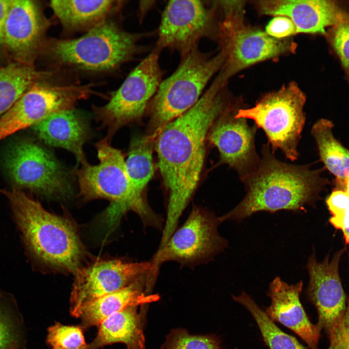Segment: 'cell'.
Masks as SVG:
<instances>
[{"instance_id": "4dcf8cb0", "label": "cell", "mask_w": 349, "mask_h": 349, "mask_svg": "<svg viewBox=\"0 0 349 349\" xmlns=\"http://www.w3.org/2000/svg\"><path fill=\"white\" fill-rule=\"evenodd\" d=\"M6 301L0 295V349L19 343L20 320L12 304Z\"/></svg>"}, {"instance_id": "8992f818", "label": "cell", "mask_w": 349, "mask_h": 349, "mask_svg": "<svg viewBox=\"0 0 349 349\" xmlns=\"http://www.w3.org/2000/svg\"><path fill=\"white\" fill-rule=\"evenodd\" d=\"M144 35L104 21L79 38L52 41L48 54L54 63L62 66L90 72L109 71L140 51L138 42Z\"/></svg>"}, {"instance_id": "7a4b0ae2", "label": "cell", "mask_w": 349, "mask_h": 349, "mask_svg": "<svg viewBox=\"0 0 349 349\" xmlns=\"http://www.w3.org/2000/svg\"><path fill=\"white\" fill-rule=\"evenodd\" d=\"M242 182L245 196L233 209L219 217L221 223L241 222L260 211H302L306 206L314 204L325 184L320 170L278 159L268 143L262 146L256 170Z\"/></svg>"}, {"instance_id": "ab89813d", "label": "cell", "mask_w": 349, "mask_h": 349, "mask_svg": "<svg viewBox=\"0 0 349 349\" xmlns=\"http://www.w3.org/2000/svg\"><path fill=\"white\" fill-rule=\"evenodd\" d=\"M19 343H14L10 345L7 349H20Z\"/></svg>"}, {"instance_id": "7c38bea8", "label": "cell", "mask_w": 349, "mask_h": 349, "mask_svg": "<svg viewBox=\"0 0 349 349\" xmlns=\"http://www.w3.org/2000/svg\"><path fill=\"white\" fill-rule=\"evenodd\" d=\"M6 166L19 187L52 197L66 196L71 191L65 168L50 151L34 143L15 145L8 153Z\"/></svg>"}, {"instance_id": "9c48e42d", "label": "cell", "mask_w": 349, "mask_h": 349, "mask_svg": "<svg viewBox=\"0 0 349 349\" xmlns=\"http://www.w3.org/2000/svg\"><path fill=\"white\" fill-rule=\"evenodd\" d=\"M220 17L213 0H170L161 15L155 48L175 51L181 57L202 39L218 40Z\"/></svg>"}, {"instance_id": "5b68a950", "label": "cell", "mask_w": 349, "mask_h": 349, "mask_svg": "<svg viewBox=\"0 0 349 349\" xmlns=\"http://www.w3.org/2000/svg\"><path fill=\"white\" fill-rule=\"evenodd\" d=\"M225 60L221 49L213 55L198 47L181 56L177 68L162 80L149 104L150 119L147 134L158 135L167 124L192 108L209 81L221 71Z\"/></svg>"}, {"instance_id": "ba28073f", "label": "cell", "mask_w": 349, "mask_h": 349, "mask_svg": "<svg viewBox=\"0 0 349 349\" xmlns=\"http://www.w3.org/2000/svg\"><path fill=\"white\" fill-rule=\"evenodd\" d=\"M160 52L154 48L129 74L107 103L94 107L96 120L110 141L122 127L136 122L147 111L162 81Z\"/></svg>"}, {"instance_id": "e575fe53", "label": "cell", "mask_w": 349, "mask_h": 349, "mask_svg": "<svg viewBox=\"0 0 349 349\" xmlns=\"http://www.w3.org/2000/svg\"><path fill=\"white\" fill-rule=\"evenodd\" d=\"M220 17H244L245 0H214Z\"/></svg>"}, {"instance_id": "d4e9b609", "label": "cell", "mask_w": 349, "mask_h": 349, "mask_svg": "<svg viewBox=\"0 0 349 349\" xmlns=\"http://www.w3.org/2000/svg\"><path fill=\"white\" fill-rule=\"evenodd\" d=\"M157 136L145 135L131 141L126 160V165L132 184L140 195L154 174L153 152Z\"/></svg>"}, {"instance_id": "83f0119b", "label": "cell", "mask_w": 349, "mask_h": 349, "mask_svg": "<svg viewBox=\"0 0 349 349\" xmlns=\"http://www.w3.org/2000/svg\"><path fill=\"white\" fill-rule=\"evenodd\" d=\"M160 349H221V341L213 334L191 335L177 328L170 331Z\"/></svg>"}, {"instance_id": "d6986e66", "label": "cell", "mask_w": 349, "mask_h": 349, "mask_svg": "<svg viewBox=\"0 0 349 349\" xmlns=\"http://www.w3.org/2000/svg\"><path fill=\"white\" fill-rule=\"evenodd\" d=\"M303 281L289 285L280 277L270 283L268 296L270 305L265 311L273 322H278L300 337L311 349H318L321 330L313 324L300 301Z\"/></svg>"}, {"instance_id": "f546056e", "label": "cell", "mask_w": 349, "mask_h": 349, "mask_svg": "<svg viewBox=\"0 0 349 349\" xmlns=\"http://www.w3.org/2000/svg\"><path fill=\"white\" fill-rule=\"evenodd\" d=\"M324 35L339 59L349 83V21L341 22L328 28Z\"/></svg>"}, {"instance_id": "836d02e7", "label": "cell", "mask_w": 349, "mask_h": 349, "mask_svg": "<svg viewBox=\"0 0 349 349\" xmlns=\"http://www.w3.org/2000/svg\"><path fill=\"white\" fill-rule=\"evenodd\" d=\"M265 32L270 36L279 39L290 38L297 34L296 27L288 17L275 16L268 24Z\"/></svg>"}, {"instance_id": "6da1fadb", "label": "cell", "mask_w": 349, "mask_h": 349, "mask_svg": "<svg viewBox=\"0 0 349 349\" xmlns=\"http://www.w3.org/2000/svg\"><path fill=\"white\" fill-rule=\"evenodd\" d=\"M226 85L216 76L198 102L164 126L156 138L159 167L168 193L163 242L176 229L197 188L211 127L233 100L226 92Z\"/></svg>"}, {"instance_id": "f35d334b", "label": "cell", "mask_w": 349, "mask_h": 349, "mask_svg": "<svg viewBox=\"0 0 349 349\" xmlns=\"http://www.w3.org/2000/svg\"><path fill=\"white\" fill-rule=\"evenodd\" d=\"M342 190H344L349 195V175L345 180Z\"/></svg>"}, {"instance_id": "277c9868", "label": "cell", "mask_w": 349, "mask_h": 349, "mask_svg": "<svg viewBox=\"0 0 349 349\" xmlns=\"http://www.w3.org/2000/svg\"><path fill=\"white\" fill-rule=\"evenodd\" d=\"M109 142L106 137L95 144L98 164L92 165L86 161L76 171L80 195L85 200L104 198L111 202L107 213L109 226H113L122 214L131 210L140 217L144 225L159 226V218L150 208L144 197L135 190L123 154Z\"/></svg>"}, {"instance_id": "f1b7e54d", "label": "cell", "mask_w": 349, "mask_h": 349, "mask_svg": "<svg viewBox=\"0 0 349 349\" xmlns=\"http://www.w3.org/2000/svg\"><path fill=\"white\" fill-rule=\"evenodd\" d=\"M83 329L56 322L48 329L47 342L52 349H86Z\"/></svg>"}, {"instance_id": "30bf717a", "label": "cell", "mask_w": 349, "mask_h": 349, "mask_svg": "<svg viewBox=\"0 0 349 349\" xmlns=\"http://www.w3.org/2000/svg\"><path fill=\"white\" fill-rule=\"evenodd\" d=\"M218 40L225 56L218 74L227 82L232 76L251 65L293 53L296 48L290 38H273L265 32L246 25L243 17L222 18Z\"/></svg>"}, {"instance_id": "8fae6325", "label": "cell", "mask_w": 349, "mask_h": 349, "mask_svg": "<svg viewBox=\"0 0 349 349\" xmlns=\"http://www.w3.org/2000/svg\"><path fill=\"white\" fill-rule=\"evenodd\" d=\"M219 217L208 210L194 207L188 218L176 229L166 244L158 249L150 261L151 281L155 282L160 265L175 261L190 265L210 260L222 251L227 241L219 234Z\"/></svg>"}, {"instance_id": "9a60e30c", "label": "cell", "mask_w": 349, "mask_h": 349, "mask_svg": "<svg viewBox=\"0 0 349 349\" xmlns=\"http://www.w3.org/2000/svg\"><path fill=\"white\" fill-rule=\"evenodd\" d=\"M151 270L150 262L118 259L100 260L79 269L75 273L70 298V315L78 318L80 309L86 304L148 276Z\"/></svg>"}, {"instance_id": "8d00e7d4", "label": "cell", "mask_w": 349, "mask_h": 349, "mask_svg": "<svg viewBox=\"0 0 349 349\" xmlns=\"http://www.w3.org/2000/svg\"><path fill=\"white\" fill-rule=\"evenodd\" d=\"M336 228L342 230L345 241L349 245V207L344 212Z\"/></svg>"}, {"instance_id": "5bb4252c", "label": "cell", "mask_w": 349, "mask_h": 349, "mask_svg": "<svg viewBox=\"0 0 349 349\" xmlns=\"http://www.w3.org/2000/svg\"><path fill=\"white\" fill-rule=\"evenodd\" d=\"M242 105L232 100L215 120L207 137L219 151L220 163L236 171L241 182L256 170L260 159L255 145L258 128L236 116Z\"/></svg>"}, {"instance_id": "2e32d148", "label": "cell", "mask_w": 349, "mask_h": 349, "mask_svg": "<svg viewBox=\"0 0 349 349\" xmlns=\"http://www.w3.org/2000/svg\"><path fill=\"white\" fill-rule=\"evenodd\" d=\"M344 251L337 252L330 261L327 255L321 262L317 261L314 252L306 265L309 276L306 296L317 310V325L328 336L342 319L347 309L346 296L338 270Z\"/></svg>"}, {"instance_id": "ffe728a7", "label": "cell", "mask_w": 349, "mask_h": 349, "mask_svg": "<svg viewBox=\"0 0 349 349\" xmlns=\"http://www.w3.org/2000/svg\"><path fill=\"white\" fill-rule=\"evenodd\" d=\"M34 127L38 136L48 144L71 152L80 164L87 161L83 150L88 136L87 127L73 109L55 113Z\"/></svg>"}, {"instance_id": "74e56055", "label": "cell", "mask_w": 349, "mask_h": 349, "mask_svg": "<svg viewBox=\"0 0 349 349\" xmlns=\"http://www.w3.org/2000/svg\"><path fill=\"white\" fill-rule=\"evenodd\" d=\"M143 1L139 4L140 16L141 18L146 15L147 12L155 5V1Z\"/></svg>"}, {"instance_id": "603a6c76", "label": "cell", "mask_w": 349, "mask_h": 349, "mask_svg": "<svg viewBox=\"0 0 349 349\" xmlns=\"http://www.w3.org/2000/svg\"><path fill=\"white\" fill-rule=\"evenodd\" d=\"M114 0H54L50 6L62 25L69 30L91 28L105 21V18L121 4Z\"/></svg>"}, {"instance_id": "d590c367", "label": "cell", "mask_w": 349, "mask_h": 349, "mask_svg": "<svg viewBox=\"0 0 349 349\" xmlns=\"http://www.w3.org/2000/svg\"><path fill=\"white\" fill-rule=\"evenodd\" d=\"M12 0H0V46L4 44L5 21Z\"/></svg>"}, {"instance_id": "ac0fdd59", "label": "cell", "mask_w": 349, "mask_h": 349, "mask_svg": "<svg viewBox=\"0 0 349 349\" xmlns=\"http://www.w3.org/2000/svg\"><path fill=\"white\" fill-rule=\"evenodd\" d=\"M48 27L38 5L29 0H12L4 32V44L20 63L30 65Z\"/></svg>"}, {"instance_id": "4316f807", "label": "cell", "mask_w": 349, "mask_h": 349, "mask_svg": "<svg viewBox=\"0 0 349 349\" xmlns=\"http://www.w3.org/2000/svg\"><path fill=\"white\" fill-rule=\"evenodd\" d=\"M233 300L250 313L259 328L263 340L270 349H311L294 337L282 331L246 292L232 296Z\"/></svg>"}, {"instance_id": "1f68e13d", "label": "cell", "mask_w": 349, "mask_h": 349, "mask_svg": "<svg viewBox=\"0 0 349 349\" xmlns=\"http://www.w3.org/2000/svg\"><path fill=\"white\" fill-rule=\"evenodd\" d=\"M326 203L332 215L329 222L336 228L344 212L349 207V195L344 190L336 189L327 197Z\"/></svg>"}, {"instance_id": "4fadbf2b", "label": "cell", "mask_w": 349, "mask_h": 349, "mask_svg": "<svg viewBox=\"0 0 349 349\" xmlns=\"http://www.w3.org/2000/svg\"><path fill=\"white\" fill-rule=\"evenodd\" d=\"M90 91L89 85L33 83L0 117V140L55 113L73 109Z\"/></svg>"}, {"instance_id": "7402d4cb", "label": "cell", "mask_w": 349, "mask_h": 349, "mask_svg": "<svg viewBox=\"0 0 349 349\" xmlns=\"http://www.w3.org/2000/svg\"><path fill=\"white\" fill-rule=\"evenodd\" d=\"M137 307H127L102 321L86 349H100L117 343L124 344L127 349H145L143 314L138 313Z\"/></svg>"}, {"instance_id": "484cf974", "label": "cell", "mask_w": 349, "mask_h": 349, "mask_svg": "<svg viewBox=\"0 0 349 349\" xmlns=\"http://www.w3.org/2000/svg\"><path fill=\"white\" fill-rule=\"evenodd\" d=\"M31 65L11 63L0 69V117L6 113L41 76Z\"/></svg>"}, {"instance_id": "d6a6232c", "label": "cell", "mask_w": 349, "mask_h": 349, "mask_svg": "<svg viewBox=\"0 0 349 349\" xmlns=\"http://www.w3.org/2000/svg\"><path fill=\"white\" fill-rule=\"evenodd\" d=\"M328 337L327 349H349V298L344 317Z\"/></svg>"}, {"instance_id": "44dd1931", "label": "cell", "mask_w": 349, "mask_h": 349, "mask_svg": "<svg viewBox=\"0 0 349 349\" xmlns=\"http://www.w3.org/2000/svg\"><path fill=\"white\" fill-rule=\"evenodd\" d=\"M147 281V276L86 304L79 312V326L83 330L98 326L107 318L127 307L157 300L158 296L146 293Z\"/></svg>"}, {"instance_id": "cb8c5ba5", "label": "cell", "mask_w": 349, "mask_h": 349, "mask_svg": "<svg viewBox=\"0 0 349 349\" xmlns=\"http://www.w3.org/2000/svg\"><path fill=\"white\" fill-rule=\"evenodd\" d=\"M333 127L330 120L322 118L314 124L311 134L316 142L321 160L335 176L337 189L342 190L349 175V150L335 139L332 132Z\"/></svg>"}, {"instance_id": "e0dca14e", "label": "cell", "mask_w": 349, "mask_h": 349, "mask_svg": "<svg viewBox=\"0 0 349 349\" xmlns=\"http://www.w3.org/2000/svg\"><path fill=\"white\" fill-rule=\"evenodd\" d=\"M261 15L283 16L294 24L297 33L325 34L326 28L349 21V12L337 1L260 0L254 1Z\"/></svg>"}, {"instance_id": "3957f363", "label": "cell", "mask_w": 349, "mask_h": 349, "mask_svg": "<svg viewBox=\"0 0 349 349\" xmlns=\"http://www.w3.org/2000/svg\"><path fill=\"white\" fill-rule=\"evenodd\" d=\"M0 193L8 199L24 241L34 255L46 264L75 273L83 251L70 222L48 212L21 190L0 189Z\"/></svg>"}, {"instance_id": "52a82bcc", "label": "cell", "mask_w": 349, "mask_h": 349, "mask_svg": "<svg viewBox=\"0 0 349 349\" xmlns=\"http://www.w3.org/2000/svg\"><path fill=\"white\" fill-rule=\"evenodd\" d=\"M305 101L304 93L292 82L266 94L252 108L241 107L236 116L253 120L265 133L271 149H280L294 161L299 156L297 148L306 121Z\"/></svg>"}]
</instances>
